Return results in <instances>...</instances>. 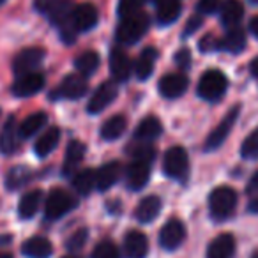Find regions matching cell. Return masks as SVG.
<instances>
[{
    "label": "cell",
    "instance_id": "52a82bcc",
    "mask_svg": "<svg viewBox=\"0 0 258 258\" xmlns=\"http://www.w3.org/2000/svg\"><path fill=\"white\" fill-rule=\"evenodd\" d=\"M89 90V80L85 76H82L80 73H71L60 82V85L55 89V92H51V99H82Z\"/></svg>",
    "mask_w": 258,
    "mask_h": 258
},
{
    "label": "cell",
    "instance_id": "ac0fdd59",
    "mask_svg": "<svg viewBox=\"0 0 258 258\" xmlns=\"http://www.w3.org/2000/svg\"><path fill=\"white\" fill-rule=\"evenodd\" d=\"M149 179H151V165L142 161H133L125 170V180H127V187L133 191H140L147 186Z\"/></svg>",
    "mask_w": 258,
    "mask_h": 258
},
{
    "label": "cell",
    "instance_id": "1f68e13d",
    "mask_svg": "<svg viewBox=\"0 0 258 258\" xmlns=\"http://www.w3.org/2000/svg\"><path fill=\"white\" fill-rule=\"evenodd\" d=\"M32 179V170L25 165H18V166H13L11 170L8 172L6 175V187L9 191H16L20 187L27 186Z\"/></svg>",
    "mask_w": 258,
    "mask_h": 258
},
{
    "label": "cell",
    "instance_id": "d6a6232c",
    "mask_svg": "<svg viewBox=\"0 0 258 258\" xmlns=\"http://www.w3.org/2000/svg\"><path fill=\"white\" fill-rule=\"evenodd\" d=\"M48 124V115L44 111H36V113L29 115L25 120L20 124V137L22 138H30L34 135H37L41 129H44V125Z\"/></svg>",
    "mask_w": 258,
    "mask_h": 258
},
{
    "label": "cell",
    "instance_id": "ba28073f",
    "mask_svg": "<svg viewBox=\"0 0 258 258\" xmlns=\"http://www.w3.org/2000/svg\"><path fill=\"white\" fill-rule=\"evenodd\" d=\"M239 113H240V104H235V106H232L226 111L223 120L212 129L211 135H209L207 140H205V151H216V149H219L225 144V140L230 137V133H232L237 118H239Z\"/></svg>",
    "mask_w": 258,
    "mask_h": 258
},
{
    "label": "cell",
    "instance_id": "4316f807",
    "mask_svg": "<svg viewBox=\"0 0 258 258\" xmlns=\"http://www.w3.org/2000/svg\"><path fill=\"white\" fill-rule=\"evenodd\" d=\"M120 177V165L115 161L106 163L99 170H96V189L108 191L115 186V182Z\"/></svg>",
    "mask_w": 258,
    "mask_h": 258
},
{
    "label": "cell",
    "instance_id": "836d02e7",
    "mask_svg": "<svg viewBox=\"0 0 258 258\" xmlns=\"http://www.w3.org/2000/svg\"><path fill=\"white\" fill-rule=\"evenodd\" d=\"M99 62H101V58H99V55H97V51L87 50V51H83V53H80L78 57H76L75 68H76V71H78L80 75L87 78V76H92L94 73L97 71V68H99Z\"/></svg>",
    "mask_w": 258,
    "mask_h": 258
},
{
    "label": "cell",
    "instance_id": "816d5d0a",
    "mask_svg": "<svg viewBox=\"0 0 258 258\" xmlns=\"http://www.w3.org/2000/svg\"><path fill=\"white\" fill-rule=\"evenodd\" d=\"M249 2H251L253 6H258V0H249Z\"/></svg>",
    "mask_w": 258,
    "mask_h": 258
},
{
    "label": "cell",
    "instance_id": "f1b7e54d",
    "mask_svg": "<svg viewBox=\"0 0 258 258\" xmlns=\"http://www.w3.org/2000/svg\"><path fill=\"white\" fill-rule=\"evenodd\" d=\"M43 202V191L41 189H30L22 197L18 204V216L22 219H32L37 214Z\"/></svg>",
    "mask_w": 258,
    "mask_h": 258
},
{
    "label": "cell",
    "instance_id": "83f0119b",
    "mask_svg": "<svg viewBox=\"0 0 258 258\" xmlns=\"http://www.w3.org/2000/svg\"><path fill=\"white\" fill-rule=\"evenodd\" d=\"M125 129H127V118L122 113H117L108 118V120H104V124L101 125V129H99V135L103 140L113 142V140H118V138L125 133Z\"/></svg>",
    "mask_w": 258,
    "mask_h": 258
},
{
    "label": "cell",
    "instance_id": "6da1fadb",
    "mask_svg": "<svg viewBox=\"0 0 258 258\" xmlns=\"http://www.w3.org/2000/svg\"><path fill=\"white\" fill-rule=\"evenodd\" d=\"M36 9L60 29V36L66 43L71 44L75 41L76 30L71 23V15L75 9L73 0H36Z\"/></svg>",
    "mask_w": 258,
    "mask_h": 258
},
{
    "label": "cell",
    "instance_id": "7bdbcfd3",
    "mask_svg": "<svg viewBox=\"0 0 258 258\" xmlns=\"http://www.w3.org/2000/svg\"><path fill=\"white\" fill-rule=\"evenodd\" d=\"M202 25H204V16H202V15H193L189 20H187L186 27H184L182 36H184V37L193 36V34L197 32V30H200V29H202Z\"/></svg>",
    "mask_w": 258,
    "mask_h": 258
},
{
    "label": "cell",
    "instance_id": "e575fe53",
    "mask_svg": "<svg viewBox=\"0 0 258 258\" xmlns=\"http://www.w3.org/2000/svg\"><path fill=\"white\" fill-rule=\"evenodd\" d=\"M73 187L78 191L82 197L92 193V189L96 187V170H82V172H76L73 175Z\"/></svg>",
    "mask_w": 258,
    "mask_h": 258
},
{
    "label": "cell",
    "instance_id": "60d3db41",
    "mask_svg": "<svg viewBox=\"0 0 258 258\" xmlns=\"http://www.w3.org/2000/svg\"><path fill=\"white\" fill-rule=\"evenodd\" d=\"M219 8H221V6H219V0H198L197 2V11L200 13L202 16L214 15Z\"/></svg>",
    "mask_w": 258,
    "mask_h": 258
},
{
    "label": "cell",
    "instance_id": "ffe728a7",
    "mask_svg": "<svg viewBox=\"0 0 258 258\" xmlns=\"http://www.w3.org/2000/svg\"><path fill=\"white\" fill-rule=\"evenodd\" d=\"M60 138H62V131L58 127H48L39 138L37 142L34 144V152H36L37 158L44 159L46 156H50L55 149L58 147L60 144Z\"/></svg>",
    "mask_w": 258,
    "mask_h": 258
},
{
    "label": "cell",
    "instance_id": "f5cc1de1",
    "mask_svg": "<svg viewBox=\"0 0 258 258\" xmlns=\"http://www.w3.org/2000/svg\"><path fill=\"white\" fill-rule=\"evenodd\" d=\"M6 2H8V0H0V6H4Z\"/></svg>",
    "mask_w": 258,
    "mask_h": 258
},
{
    "label": "cell",
    "instance_id": "603a6c76",
    "mask_svg": "<svg viewBox=\"0 0 258 258\" xmlns=\"http://www.w3.org/2000/svg\"><path fill=\"white\" fill-rule=\"evenodd\" d=\"M22 253L27 258H50L53 253V246L46 237H30L22 244Z\"/></svg>",
    "mask_w": 258,
    "mask_h": 258
},
{
    "label": "cell",
    "instance_id": "e0dca14e",
    "mask_svg": "<svg viewBox=\"0 0 258 258\" xmlns=\"http://www.w3.org/2000/svg\"><path fill=\"white\" fill-rule=\"evenodd\" d=\"M124 254L125 258H147L149 239L145 233L133 230L124 237Z\"/></svg>",
    "mask_w": 258,
    "mask_h": 258
},
{
    "label": "cell",
    "instance_id": "5bb4252c",
    "mask_svg": "<svg viewBox=\"0 0 258 258\" xmlns=\"http://www.w3.org/2000/svg\"><path fill=\"white\" fill-rule=\"evenodd\" d=\"M108 68H110V73L115 82H127L131 78V75H133V62H131L129 55L120 48H113L110 51Z\"/></svg>",
    "mask_w": 258,
    "mask_h": 258
},
{
    "label": "cell",
    "instance_id": "74e56055",
    "mask_svg": "<svg viewBox=\"0 0 258 258\" xmlns=\"http://www.w3.org/2000/svg\"><path fill=\"white\" fill-rule=\"evenodd\" d=\"M145 0H118V8L117 13L122 18H127V16H133L137 13H142V8H144Z\"/></svg>",
    "mask_w": 258,
    "mask_h": 258
},
{
    "label": "cell",
    "instance_id": "d6986e66",
    "mask_svg": "<svg viewBox=\"0 0 258 258\" xmlns=\"http://www.w3.org/2000/svg\"><path fill=\"white\" fill-rule=\"evenodd\" d=\"M235 254V237L232 233H221L214 237L207 247V258H233Z\"/></svg>",
    "mask_w": 258,
    "mask_h": 258
},
{
    "label": "cell",
    "instance_id": "bcb514c9",
    "mask_svg": "<svg viewBox=\"0 0 258 258\" xmlns=\"http://www.w3.org/2000/svg\"><path fill=\"white\" fill-rule=\"evenodd\" d=\"M247 211H249L251 214H258V195L251 197L249 204H247Z\"/></svg>",
    "mask_w": 258,
    "mask_h": 258
},
{
    "label": "cell",
    "instance_id": "f907efd6",
    "mask_svg": "<svg viewBox=\"0 0 258 258\" xmlns=\"http://www.w3.org/2000/svg\"><path fill=\"white\" fill-rule=\"evenodd\" d=\"M251 258H258V251H254V253L251 254Z\"/></svg>",
    "mask_w": 258,
    "mask_h": 258
},
{
    "label": "cell",
    "instance_id": "ab89813d",
    "mask_svg": "<svg viewBox=\"0 0 258 258\" xmlns=\"http://www.w3.org/2000/svg\"><path fill=\"white\" fill-rule=\"evenodd\" d=\"M90 258H120V253H118V247L111 240H103V242H99L94 247Z\"/></svg>",
    "mask_w": 258,
    "mask_h": 258
},
{
    "label": "cell",
    "instance_id": "277c9868",
    "mask_svg": "<svg viewBox=\"0 0 258 258\" xmlns=\"http://www.w3.org/2000/svg\"><path fill=\"white\" fill-rule=\"evenodd\" d=\"M226 90H228V78L225 76V73L219 69H209L198 82L197 92L204 101L214 103L225 96Z\"/></svg>",
    "mask_w": 258,
    "mask_h": 258
},
{
    "label": "cell",
    "instance_id": "9c48e42d",
    "mask_svg": "<svg viewBox=\"0 0 258 258\" xmlns=\"http://www.w3.org/2000/svg\"><path fill=\"white\" fill-rule=\"evenodd\" d=\"M46 58V50L41 46H32L22 50L13 60V71L16 76L27 75V73H34Z\"/></svg>",
    "mask_w": 258,
    "mask_h": 258
},
{
    "label": "cell",
    "instance_id": "d4e9b609",
    "mask_svg": "<svg viewBox=\"0 0 258 258\" xmlns=\"http://www.w3.org/2000/svg\"><path fill=\"white\" fill-rule=\"evenodd\" d=\"M158 50L152 46L149 48H144L140 55L137 58V64H135V75H137L138 80H149L154 73V66H156V60H158Z\"/></svg>",
    "mask_w": 258,
    "mask_h": 258
},
{
    "label": "cell",
    "instance_id": "9a60e30c",
    "mask_svg": "<svg viewBox=\"0 0 258 258\" xmlns=\"http://www.w3.org/2000/svg\"><path fill=\"white\" fill-rule=\"evenodd\" d=\"M189 87V80L184 73H168L159 80V94L166 99H177Z\"/></svg>",
    "mask_w": 258,
    "mask_h": 258
},
{
    "label": "cell",
    "instance_id": "681fc988",
    "mask_svg": "<svg viewBox=\"0 0 258 258\" xmlns=\"http://www.w3.org/2000/svg\"><path fill=\"white\" fill-rule=\"evenodd\" d=\"M0 258H15L11 253H8V251H0Z\"/></svg>",
    "mask_w": 258,
    "mask_h": 258
},
{
    "label": "cell",
    "instance_id": "7c38bea8",
    "mask_svg": "<svg viewBox=\"0 0 258 258\" xmlns=\"http://www.w3.org/2000/svg\"><path fill=\"white\" fill-rule=\"evenodd\" d=\"M44 83L46 80L41 73H27V75H20L15 80V83L11 85V92L13 96L23 99V97L36 96L37 92H41L44 89Z\"/></svg>",
    "mask_w": 258,
    "mask_h": 258
},
{
    "label": "cell",
    "instance_id": "f35d334b",
    "mask_svg": "<svg viewBox=\"0 0 258 258\" xmlns=\"http://www.w3.org/2000/svg\"><path fill=\"white\" fill-rule=\"evenodd\" d=\"M87 240H89V228L82 226V228H78L76 232H73V235L68 237L66 247H68L69 251H80L83 246H85Z\"/></svg>",
    "mask_w": 258,
    "mask_h": 258
},
{
    "label": "cell",
    "instance_id": "4dcf8cb0",
    "mask_svg": "<svg viewBox=\"0 0 258 258\" xmlns=\"http://www.w3.org/2000/svg\"><path fill=\"white\" fill-rule=\"evenodd\" d=\"M246 48V32L239 27L228 29V32L219 39V50L228 51V53H240Z\"/></svg>",
    "mask_w": 258,
    "mask_h": 258
},
{
    "label": "cell",
    "instance_id": "c3c4849f",
    "mask_svg": "<svg viewBox=\"0 0 258 258\" xmlns=\"http://www.w3.org/2000/svg\"><path fill=\"white\" fill-rule=\"evenodd\" d=\"M249 73H251V76H253V78H256V80H258V57L251 60V64H249Z\"/></svg>",
    "mask_w": 258,
    "mask_h": 258
},
{
    "label": "cell",
    "instance_id": "b9f144b4",
    "mask_svg": "<svg viewBox=\"0 0 258 258\" xmlns=\"http://www.w3.org/2000/svg\"><path fill=\"white\" fill-rule=\"evenodd\" d=\"M198 48H200L204 53H211V51H216V50H219V39L216 36H212V34H205V36L200 39V44H198Z\"/></svg>",
    "mask_w": 258,
    "mask_h": 258
},
{
    "label": "cell",
    "instance_id": "3957f363",
    "mask_svg": "<svg viewBox=\"0 0 258 258\" xmlns=\"http://www.w3.org/2000/svg\"><path fill=\"white\" fill-rule=\"evenodd\" d=\"M237 207V193L228 186H219L209 195V212L216 221L232 218Z\"/></svg>",
    "mask_w": 258,
    "mask_h": 258
},
{
    "label": "cell",
    "instance_id": "db71d44e",
    "mask_svg": "<svg viewBox=\"0 0 258 258\" xmlns=\"http://www.w3.org/2000/svg\"><path fill=\"white\" fill-rule=\"evenodd\" d=\"M64 258H78V256H64Z\"/></svg>",
    "mask_w": 258,
    "mask_h": 258
},
{
    "label": "cell",
    "instance_id": "f546056e",
    "mask_svg": "<svg viewBox=\"0 0 258 258\" xmlns=\"http://www.w3.org/2000/svg\"><path fill=\"white\" fill-rule=\"evenodd\" d=\"M182 11L179 0H161L156 4V18H158L159 25H172L177 22Z\"/></svg>",
    "mask_w": 258,
    "mask_h": 258
},
{
    "label": "cell",
    "instance_id": "cb8c5ba5",
    "mask_svg": "<svg viewBox=\"0 0 258 258\" xmlns=\"http://www.w3.org/2000/svg\"><path fill=\"white\" fill-rule=\"evenodd\" d=\"M219 18L226 29L237 27L244 18V6L240 0H225L219 8Z\"/></svg>",
    "mask_w": 258,
    "mask_h": 258
},
{
    "label": "cell",
    "instance_id": "484cf974",
    "mask_svg": "<svg viewBox=\"0 0 258 258\" xmlns=\"http://www.w3.org/2000/svg\"><path fill=\"white\" fill-rule=\"evenodd\" d=\"M161 133H163L161 120H159L158 117H154V115H149V117H145L144 120L137 125V129H135V138H137L138 142H152L161 137Z\"/></svg>",
    "mask_w": 258,
    "mask_h": 258
},
{
    "label": "cell",
    "instance_id": "8d00e7d4",
    "mask_svg": "<svg viewBox=\"0 0 258 258\" xmlns=\"http://www.w3.org/2000/svg\"><path fill=\"white\" fill-rule=\"evenodd\" d=\"M131 154H133V161H142V163H147V165H151L156 158L154 147H152L149 142H142V144H138L137 147L131 151Z\"/></svg>",
    "mask_w": 258,
    "mask_h": 258
},
{
    "label": "cell",
    "instance_id": "d590c367",
    "mask_svg": "<svg viewBox=\"0 0 258 258\" xmlns=\"http://www.w3.org/2000/svg\"><path fill=\"white\" fill-rule=\"evenodd\" d=\"M240 156L244 159H258V127L253 129L240 145Z\"/></svg>",
    "mask_w": 258,
    "mask_h": 258
},
{
    "label": "cell",
    "instance_id": "4fadbf2b",
    "mask_svg": "<svg viewBox=\"0 0 258 258\" xmlns=\"http://www.w3.org/2000/svg\"><path fill=\"white\" fill-rule=\"evenodd\" d=\"M99 22V13L97 8L90 2H83V4L75 6L71 15V23L75 27L76 32H89Z\"/></svg>",
    "mask_w": 258,
    "mask_h": 258
},
{
    "label": "cell",
    "instance_id": "7dc6e473",
    "mask_svg": "<svg viewBox=\"0 0 258 258\" xmlns=\"http://www.w3.org/2000/svg\"><path fill=\"white\" fill-rule=\"evenodd\" d=\"M249 32L253 34L254 37H258V16H253L249 22Z\"/></svg>",
    "mask_w": 258,
    "mask_h": 258
},
{
    "label": "cell",
    "instance_id": "8992f818",
    "mask_svg": "<svg viewBox=\"0 0 258 258\" xmlns=\"http://www.w3.org/2000/svg\"><path fill=\"white\" fill-rule=\"evenodd\" d=\"M76 198L71 193H68L66 189L55 187L48 193L46 202H44V216L51 221L64 218L68 212H71L76 207Z\"/></svg>",
    "mask_w": 258,
    "mask_h": 258
},
{
    "label": "cell",
    "instance_id": "5b68a950",
    "mask_svg": "<svg viewBox=\"0 0 258 258\" xmlns=\"http://www.w3.org/2000/svg\"><path fill=\"white\" fill-rule=\"evenodd\" d=\"M163 172L173 180L184 182L189 175V156L182 147H172L163 156Z\"/></svg>",
    "mask_w": 258,
    "mask_h": 258
},
{
    "label": "cell",
    "instance_id": "44dd1931",
    "mask_svg": "<svg viewBox=\"0 0 258 258\" xmlns=\"http://www.w3.org/2000/svg\"><path fill=\"white\" fill-rule=\"evenodd\" d=\"M163 209V202L159 197H145L140 204L137 205V211H135V218H137L138 223L142 225H147V223H152L156 218L159 216Z\"/></svg>",
    "mask_w": 258,
    "mask_h": 258
},
{
    "label": "cell",
    "instance_id": "f6af8a7d",
    "mask_svg": "<svg viewBox=\"0 0 258 258\" xmlns=\"http://www.w3.org/2000/svg\"><path fill=\"white\" fill-rule=\"evenodd\" d=\"M246 191L251 195V197H254V195H258V170L253 173V177H251V179H249V182H247Z\"/></svg>",
    "mask_w": 258,
    "mask_h": 258
},
{
    "label": "cell",
    "instance_id": "8fae6325",
    "mask_svg": "<svg viewBox=\"0 0 258 258\" xmlns=\"http://www.w3.org/2000/svg\"><path fill=\"white\" fill-rule=\"evenodd\" d=\"M118 96V87L115 82H104L97 87V90L92 94L90 101L87 103V111L90 115H97L104 111Z\"/></svg>",
    "mask_w": 258,
    "mask_h": 258
},
{
    "label": "cell",
    "instance_id": "ee69618b",
    "mask_svg": "<svg viewBox=\"0 0 258 258\" xmlns=\"http://www.w3.org/2000/svg\"><path fill=\"white\" fill-rule=\"evenodd\" d=\"M175 64L179 66L182 71H187L191 68V51L187 48H180L175 53Z\"/></svg>",
    "mask_w": 258,
    "mask_h": 258
},
{
    "label": "cell",
    "instance_id": "2e32d148",
    "mask_svg": "<svg viewBox=\"0 0 258 258\" xmlns=\"http://www.w3.org/2000/svg\"><path fill=\"white\" fill-rule=\"evenodd\" d=\"M20 127L16 124L15 115H9L8 120L2 125V131H0V152L6 156L15 154L20 149Z\"/></svg>",
    "mask_w": 258,
    "mask_h": 258
},
{
    "label": "cell",
    "instance_id": "30bf717a",
    "mask_svg": "<svg viewBox=\"0 0 258 258\" xmlns=\"http://www.w3.org/2000/svg\"><path fill=\"white\" fill-rule=\"evenodd\" d=\"M184 239H186V226L177 218L168 219L159 232V246L166 251H173L180 247Z\"/></svg>",
    "mask_w": 258,
    "mask_h": 258
},
{
    "label": "cell",
    "instance_id": "7402d4cb",
    "mask_svg": "<svg viewBox=\"0 0 258 258\" xmlns=\"http://www.w3.org/2000/svg\"><path fill=\"white\" fill-rule=\"evenodd\" d=\"M83 156H85V145L80 140H71L66 149L64 156V165H62V172L66 177H71L76 173L80 163L83 161Z\"/></svg>",
    "mask_w": 258,
    "mask_h": 258
},
{
    "label": "cell",
    "instance_id": "7a4b0ae2",
    "mask_svg": "<svg viewBox=\"0 0 258 258\" xmlns=\"http://www.w3.org/2000/svg\"><path fill=\"white\" fill-rule=\"evenodd\" d=\"M149 25H151L149 16L145 13H137V15L120 20L115 37L120 44H137L147 34Z\"/></svg>",
    "mask_w": 258,
    "mask_h": 258
}]
</instances>
